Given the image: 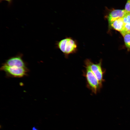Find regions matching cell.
<instances>
[{
  "instance_id": "1",
  "label": "cell",
  "mask_w": 130,
  "mask_h": 130,
  "mask_svg": "<svg viewBox=\"0 0 130 130\" xmlns=\"http://www.w3.org/2000/svg\"><path fill=\"white\" fill-rule=\"evenodd\" d=\"M56 45L66 58L71 54L76 53L78 49L77 42L70 37L65 38L57 42Z\"/></svg>"
},
{
  "instance_id": "2",
  "label": "cell",
  "mask_w": 130,
  "mask_h": 130,
  "mask_svg": "<svg viewBox=\"0 0 130 130\" xmlns=\"http://www.w3.org/2000/svg\"><path fill=\"white\" fill-rule=\"evenodd\" d=\"M84 66L85 69L83 71V75L85 78L87 87L92 93L96 94L100 90L102 85L99 82L90 67L86 65Z\"/></svg>"
},
{
  "instance_id": "3",
  "label": "cell",
  "mask_w": 130,
  "mask_h": 130,
  "mask_svg": "<svg viewBox=\"0 0 130 130\" xmlns=\"http://www.w3.org/2000/svg\"><path fill=\"white\" fill-rule=\"evenodd\" d=\"M0 70L6 73L9 77L20 78L27 75L28 72L27 68H19L8 66L4 63L0 68Z\"/></svg>"
},
{
  "instance_id": "4",
  "label": "cell",
  "mask_w": 130,
  "mask_h": 130,
  "mask_svg": "<svg viewBox=\"0 0 130 130\" xmlns=\"http://www.w3.org/2000/svg\"><path fill=\"white\" fill-rule=\"evenodd\" d=\"M102 61L100 60L98 63L95 64L90 59H86L84 61L85 65L89 66L95 76L99 82L102 85L104 81L103 77L105 72L102 67Z\"/></svg>"
},
{
  "instance_id": "5",
  "label": "cell",
  "mask_w": 130,
  "mask_h": 130,
  "mask_svg": "<svg viewBox=\"0 0 130 130\" xmlns=\"http://www.w3.org/2000/svg\"><path fill=\"white\" fill-rule=\"evenodd\" d=\"M8 66L19 68H27L21 57L19 56L12 57L7 60L5 63Z\"/></svg>"
},
{
  "instance_id": "6",
  "label": "cell",
  "mask_w": 130,
  "mask_h": 130,
  "mask_svg": "<svg viewBox=\"0 0 130 130\" xmlns=\"http://www.w3.org/2000/svg\"><path fill=\"white\" fill-rule=\"evenodd\" d=\"M126 12L124 10H114L111 11L108 17L109 24L118 19L123 18Z\"/></svg>"
},
{
  "instance_id": "7",
  "label": "cell",
  "mask_w": 130,
  "mask_h": 130,
  "mask_svg": "<svg viewBox=\"0 0 130 130\" xmlns=\"http://www.w3.org/2000/svg\"><path fill=\"white\" fill-rule=\"evenodd\" d=\"M110 24L114 29L120 32L123 30L125 25L123 18H120L115 20L111 22Z\"/></svg>"
},
{
  "instance_id": "8",
  "label": "cell",
  "mask_w": 130,
  "mask_h": 130,
  "mask_svg": "<svg viewBox=\"0 0 130 130\" xmlns=\"http://www.w3.org/2000/svg\"><path fill=\"white\" fill-rule=\"evenodd\" d=\"M122 36L124 37L125 46L128 48L130 49V33H126Z\"/></svg>"
},
{
  "instance_id": "9",
  "label": "cell",
  "mask_w": 130,
  "mask_h": 130,
  "mask_svg": "<svg viewBox=\"0 0 130 130\" xmlns=\"http://www.w3.org/2000/svg\"><path fill=\"white\" fill-rule=\"evenodd\" d=\"M120 32L122 36L126 33H130V24H125L124 29Z\"/></svg>"
},
{
  "instance_id": "10",
  "label": "cell",
  "mask_w": 130,
  "mask_h": 130,
  "mask_svg": "<svg viewBox=\"0 0 130 130\" xmlns=\"http://www.w3.org/2000/svg\"><path fill=\"white\" fill-rule=\"evenodd\" d=\"M123 18L125 24H130V12H126Z\"/></svg>"
},
{
  "instance_id": "11",
  "label": "cell",
  "mask_w": 130,
  "mask_h": 130,
  "mask_svg": "<svg viewBox=\"0 0 130 130\" xmlns=\"http://www.w3.org/2000/svg\"><path fill=\"white\" fill-rule=\"evenodd\" d=\"M124 10L126 12H130V0H127Z\"/></svg>"
},
{
  "instance_id": "12",
  "label": "cell",
  "mask_w": 130,
  "mask_h": 130,
  "mask_svg": "<svg viewBox=\"0 0 130 130\" xmlns=\"http://www.w3.org/2000/svg\"><path fill=\"white\" fill-rule=\"evenodd\" d=\"M13 0H0V2L3 1H6L8 2V4L10 5L12 3Z\"/></svg>"
},
{
  "instance_id": "13",
  "label": "cell",
  "mask_w": 130,
  "mask_h": 130,
  "mask_svg": "<svg viewBox=\"0 0 130 130\" xmlns=\"http://www.w3.org/2000/svg\"><path fill=\"white\" fill-rule=\"evenodd\" d=\"M32 130H39L35 127L33 126L32 128Z\"/></svg>"
}]
</instances>
